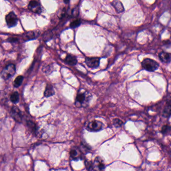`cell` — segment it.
<instances>
[{
	"mask_svg": "<svg viewBox=\"0 0 171 171\" xmlns=\"http://www.w3.org/2000/svg\"><path fill=\"white\" fill-rule=\"evenodd\" d=\"M171 130V127L169 125H164L161 129V133L163 134H166Z\"/></svg>",
	"mask_w": 171,
	"mask_h": 171,
	"instance_id": "cell-21",
	"label": "cell"
},
{
	"mask_svg": "<svg viewBox=\"0 0 171 171\" xmlns=\"http://www.w3.org/2000/svg\"><path fill=\"white\" fill-rule=\"evenodd\" d=\"M91 95L85 90L80 89L78 92L75 100L76 106L78 108L86 107L89 104Z\"/></svg>",
	"mask_w": 171,
	"mask_h": 171,
	"instance_id": "cell-1",
	"label": "cell"
},
{
	"mask_svg": "<svg viewBox=\"0 0 171 171\" xmlns=\"http://www.w3.org/2000/svg\"><path fill=\"white\" fill-rule=\"evenodd\" d=\"M159 59L164 63H169L171 61V56L168 53L161 52L159 54Z\"/></svg>",
	"mask_w": 171,
	"mask_h": 171,
	"instance_id": "cell-12",
	"label": "cell"
},
{
	"mask_svg": "<svg viewBox=\"0 0 171 171\" xmlns=\"http://www.w3.org/2000/svg\"><path fill=\"white\" fill-rule=\"evenodd\" d=\"M18 21V19L17 16L13 12H10L6 16V22L9 28H12L15 26L17 24Z\"/></svg>",
	"mask_w": 171,
	"mask_h": 171,
	"instance_id": "cell-5",
	"label": "cell"
},
{
	"mask_svg": "<svg viewBox=\"0 0 171 171\" xmlns=\"http://www.w3.org/2000/svg\"><path fill=\"white\" fill-rule=\"evenodd\" d=\"M10 100L14 104L18 103L19 101V94L17 92H15L11 95Z\"/></svg>",
	"mask_w": 171,
	"mask_h": 171,
	"instance_id": "cell-18",
	"label": "cell"
},
{
	"mask_svg": "<svg viewBox=\"0 0 171 171\" xmlns=\"http://www.w3.org/2000/svg\"><path fill=\"white\" fill-rule=\"evenodd\" d=\"M163 116L166 118H169L171 116V102L167 103L165 106L163 111Z\"/></svg>",
	"mask_w": 171,
	"mask_h": 171,
	"instance_id": "cell-16",
	"label": "cell"
},
{
	"mask_svg": "<svg viewBox=\"0 0 171 171\" xmlns=\"http://www.w3.org/2000/svg\"><path fill=\"white\" fill-rule=\"evenodd\" d=\"M55 93V90L52 85L51 84H47L44 92V96L47 98L50 97L54 95Z\"/></svg>",
	"mask_w": 171,
	"mask_h": 171,
	"instance_id": "cell-15",
	"label": "cell"
},
{
	"mask_svg": "<svg viewBox=\"0 0 171 171\" xmlns=\"http://www.w3.org/2000/svg\"><path fill=\"white\" fill-rule=\"evenodd\" d=\"M103 124L99 121L93 120L89 122L86 125V128L88 131L96 132L101 130L103 128Z\"/></svg>",
	"mask_w": 171,
	"mask_h": 171,
	"instance_id": "cell-4",
	"label": "cell"
},
{
	"mask_svg": "<svg viewBox=\"0 0 171 171\" xmlns=\"http://www.w3.org/2000/svg\"><path fill=\"white\" fill-rule=\"evenodd\" d=\"M66 63L70 66H75L77 64V59L76 57L72 55H68L67 56L65 59Z\"/></svg>",
	"mask_w": 171,
	"mask_h": 171,
	"instance_id": "cell-13",
	"label": "cell"
},
{
	"mask_svg": "<svg viewBox=\"0 0 171 171\" xmlns=\"http://www.w3.org/2000/svg\"><path fill=\"white\" fill-rule=\"evenodd\" d=\"M92 168L95 171H104L105 166L103 160L100 157H97L94 160Z\"/></svg>",
	"mask_w": 171,
	"mask_h": 171,
	"instance_id": "cell-8",
	"label": "cell"
},
{
	"mask_svg": "<svg viewBox=\"0 0 171 171\" xmlns=\"http://www.w3.org/2000/svg\"><path fill=\"white\" fill-rule=\"evenodd\" d=\"M24 77L22 76H19L14 80L13 85L16 88H18L20 87L22 84V82L23 81Z\"/></svg>",
	"mask_w": 171,
	"mask_h": 171,
	"instance_id": "cell-17",
	"label": "cell"
},
{
	"mask_svg": "<svg viewBox=\"0 0 171 171\" xmlns=\"http://www.w3.org/2000/svg\"><path fill=\"white\" fill-rule=\"evenodd\" d=\"M143 69L149 72H154L159 68V64L156 61L150 58H145L142 62Z\"/></svg>",
	"mask_w": 171,
	"mask_h": 171,
	"instance_id": "cell-2",
	"label": "cell"
},
{
	"mask_svg": "<svg viewBox=\"0 0 171 171\" xmlns=\"http://www.w3.org/2000/svg\"><path fill=\"white\" fill-rule=\"evenodd\" d=\"M100 60V59L98 57H88L86 59L85 63L88 67L95 69L99 66Z\"/></svg>",
	"mask_w": 171,
	"mask_h": 171,
	"instance_id": "cell-7",
	"label": "cell"
},
{
	"mask_svg": "<svg viewBox=\"0 0 171 171\" xmlns=\"http://www.w3.org/2000/svg\"><path fill=\"white\" fill-rule=\"evenodd\" d=\"M112 5L118 13L123 12L124 11L123 5L119 0H114L112 2Z\"/></svg>",
	"mask_w": 171,
	"mask_h": 171,
	"instance_id": "cell-14",
	"label": "cell"
},
{
	"mask_svg": "<svg viewBox=\"0 0 171 171\" xmlns=\"http://www.w3.org/2000/svg\"><path fill=\"white\" fill-rule=\"evenodd\" d=\"M16 72V69L14 64H11L7 65L3 70H2L1 76V77L4 80H7L10 78L12 77L15 75Z\"/></svg>",
	"mask_w": 171,
	"mask_h": 171,
	"instance_id": "cell-3",
	"label": "cell"
},
{
	"mask_svg": "<svg viewBox=\"0 0 171 171\" xmlns=\"http://www.w3.org/2000/svg\"><path fill=\"white\" fill-rule=\"evenodd\" d=\"M40 34L39 31H29L23 35V39L25 41L31 40L37 38Z\"/></svg>",
	"mask_w": 171,
	"mask_h": 171,
	"instance_id": "cell-11",
	"label": "cell"
},
{
	"mask_svg": "<svg viewBox=\"0 0 171 171\" xmlns=\"http://www.w3.org/2000/svg\"><path fill=\"white\" fill-rule=\"evenodd\" d=\"M113 123H114L115 126L116 127H121L122 126L123 123L120 119H115L113 121Z\"/></svg>",
	"mask_w": 171,
	"mask_h": 171,
	"instance_id": "cell-22",
	"label": "cell"
},
{
	"mask_svg": "<svg viewBox=\"0 0 171 171\" xmlns=\"http://www.w3.org/2000/svg\"><path fill=\"white\" fill-rule=\"evenodd\" d=\"M71 157L74 160H79L82 158V153L78 148L74 147L71 150L70 152Z\"/></svg>",
	"mask_w": 171,
	"mask_h": 171,
	"instance_id": "cell-10",
	"label": "cell"
},
{
	"mask_svg": "<svg viewBox=\"0 0 171 171\" xmlns=\"http://www.w3.org/2000/svg\"><path fill=\"white\" fill-rule=\"evenodd\" d=\"M55 171V170H52V171Z\"/></svg>",
	"mask_w": 171,
	"mask_h": 171,
	"instance_id": "cell-24",
	"label": "cell"
},
{
	"mask_svg": "<svg viewBox=\"0 0 171 171\" xmlns=\"http://www.w3.org/2000/svg\"><path fill=\"white\" fill-rule=\"evenodd\" d=\"M27 126H28L29 129L33 132H36L37 131V126H36L35 124L34 123V122H33L32 121H28Z\"/></svg>",
	"mask_w": 171,
	"mask_h": 171,
	"instance_id": "cell-19",
	"label": "cell"
},
{
	"mask_svg": "<svg viewBox=\"0 0 171 171\" xmlns=\"http://www.w3.org/2000/svg\"><path fill=\"white\" fill-rule=\"evenodd\" d=\"M11 116L12 117L19 123H21L23 118L22 112L18 107L13 106L11 110Z\"/></svg>",
	"mask_w": 171,
	"mask_h": 171,
	"instance_id": "cell-9",
	"label": "cell"
},
{
	"mask_svg": "<svg viewBox=\"0 0 171 171\" xmlns=\"http://www.w3.org/2000/svg\"><path fill=\"white\" fill-rule=\"evenodd\" d=\"M28 8L30 11L36 14H40L42 12V7L38 0H31Z\"/></svg>",
	"mask_w": 171,
	"mask_h": 171,
	"instance_id": "cell-6",
	"label": "cell"
},
{
	"mask_svg": "<svg viewBox=\"0 0 171 171\" xmlns=\"http://www.w3.org/2000/svg\"><path fill=\"white\" fill-rule=\"evenodd\" d=\"M8 41L9 42H17L18 39L16 38H10L8 39Z\"/></svg>",
	"mask_w": 171,
	"mask_h": 171,
	"instance_id": "cell-23",
	"label": "cell"
},
{
	"mask_svg": "<svg viewBox=\"0 0 171 171\" xmlns=\"http://www.w3.org/2000/svg\"><path fill=\"white\" fill-rule=\"evenodd\" d=\"M81 21L79 19L73 21L71 22V24H70V27L72 28H76L79 27L81 25Z\"/></svg>",
	"mask_w": 171,
	"mask_h": 171,
	"instance_id": "cell-20",
	"label": "cell"
}]
</instances>
